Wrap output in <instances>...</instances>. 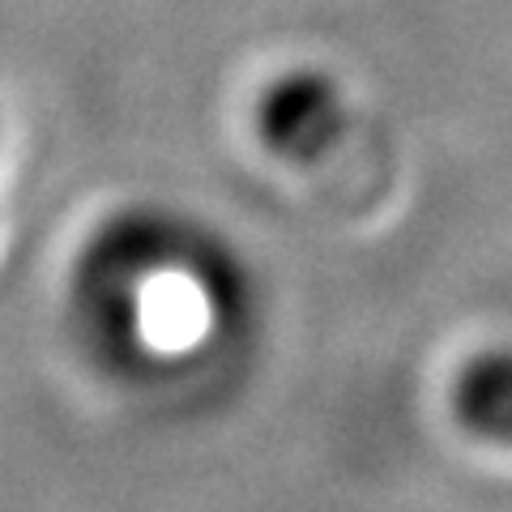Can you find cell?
Returning <instances> with one entry per match:
<instances>
[{"label":"cell","mask_w":512,"mask_h":512,"mask_svg":"<svg viewBox=\"0 0 512 512\" xmlns=\"http://www.w3.org/2000/svg\"><path fill=\"white\" fill-rule=\"evenodd\" d=\"M256 137L261 146L291 163L320 158L342 137L346 99L329 73L295 69L274 77L256 99Z\"/></svg>","instance_id":"1"},{"label":"cell","mask_w":512,"mask_h":512,"mask_svg":"<svg viewBox=\"0 0 512 512\" xmlns=\"http://www.w3.org/2000/svg\"><path fill=\"white\" fill-rule=\"evenodd\" d=\"M453 406L474 436L512 444V350H487L461 367Z\"/></svg>","instance_id":"2"}]
</instances>
